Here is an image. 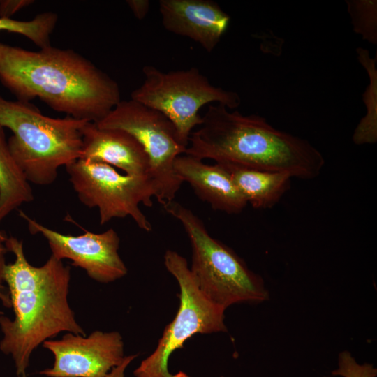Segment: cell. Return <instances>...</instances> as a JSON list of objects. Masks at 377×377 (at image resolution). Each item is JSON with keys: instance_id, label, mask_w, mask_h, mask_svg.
I'll list each match as a JSON object with an SVG mask.
<instances>
[{"instance_id": "6da1fadb", "label": "cell", "mask_w": 377, "mask_h": 377, "mask_svg": "<svg viewBox=\"0 0 377 377\" xmlns=\"http://www.w3.org/2000/svg\"><path fill=\"white\" fill-rule=\"evenodd\" d=\"M0 81L17 100L38 98L52 110L97 122L121 100L117 82L71 49L38 51L0 42Z\"/></svg>"}, {"instance_id": "7a4b0ae2", "label": "cell", "mask_w": 377, "mask_h": 377, "mask_svg": "<svg viewBox=\"0 0 377 377\" xmlns=\"http://www.w3.org/2000/svg\"><path fill=\"white\" fill-rule=\"evenodd\" d=\"M5 245L15 260L5 265L0 282L7 284L14 318L0 315V350L11 357L17 376L27 377L31 354L45 341L61 332H85L68 301L71 267L52 255L42 266L31 265L16 237Z\"/></svg>"}, {"instance_id": "3957f363", "label": "cell", "mask_w": 377, "mask_h": 377, "mask_svg": "<svg viewBox=\"0 0 377 377\" xmlns=\"http://www.w3.org/2000/svg\"><path fill=\"white\" fill-rule=\"evenodd\" d=\"M184 154L302 179L318 177L325 162L307 140L275 128L263 117L230 112L219 103L208 106Z\"/></svg>"}, {"instance_id": "277c9868", "label": "cell", "mask_w": 377, "mask_h": 377, "mask_svg": "<svg viewBox=\"0 0 377 377\" xmlns=\"http://www.w3.org/2000/svg\"><path fill=\"white\" fill-rule=\"evenodd\" d=\"M87 121L70 116L52 118L30 102L0 96V125L12 131L10 151L29 183L50 185L60 167L81 158V130Z\"/></svg>"}, {"instance_id": "5b68a950", "label": "cell", "mask_w": 377, "mask_h": 377, "mask_svg": "<svg viewBox=\"0 0 377 377\" xmlns=\"http://www.w3.org/2000/svg\"><path fill=\"white\" fill-rule=\"evenodd\" d=\"M163 207L185 230L192 247L190 269L206 298L224 309L234 304L269 300L263 278L250 270L233 250L213 238L190 209L175 200Z\"/></svg>"}, {"instance_id": "8992f818", "label": "cell", "mask_w": 377, "mask_h": 377, "mask_svg": "<svg viewBox=\"0 0 377 377\" xmlns=\"http://www.w3.org/2000/svg\"><path fill=\"white\" fill-rule=\"evenodd\" d=\"M142 73L145 80L131 92V99L165 116L185 147L194 127L202 123V117L199 114L202 106L216 103L235 109L241 103L237 92L212 85L195 67L164 73L147 65L143 67Z\"/></svg>"}, {"instance_id": "52a82bcc", "label": "cell", "mask_w": 377, "mask_h": 377, "mask_svg": "<svg viewBox=\"0 0 377 377\" xmlns=\"http://www.w3.org/2000/svg\"><path fill=\"white\" fill-rule=\"evenodd\" d=\"M164 264L180 288L179 309L165 327L155 350L134 371L135 377H184V371L172 374L168 371V360L173 352L195 334L228 331L224 323L226 309L201 293L186 259L175 251L167 250Z\"/></svg>"}, {"instance_id": "ba28073f", "label": "cell", "mask_w": 377, "mask_h": 377, "mask_svg": "<svg viewBox=\"0 0 377 377\" xmlns=\"http://www.w3.org/2000/svg\"><path fill=\"white\" fill-rule=\"evenodd\" d=\"M94 124L100 128L119 129L133 135L148 156L157 201L165 206L174 200L182 184L175 173L174 162L185 154L186 147L180 143L174 125L165 116L130 99L121 101Z\"/></svg>"}, {"instance_id": "9c48e42d", "label": "cell", "mask_w": 377, "mask_h": 377, "mask_svg": "<svg viewBox=\"0 0 377 377\" xmlns=\"http://www.w3.org/2000/svg\"><path fill=\"white\" fill-rule=\"evenodd\" d=\"M66 169L79 200L87 207L98 208L101 225L130 216L138 228L151 231L150 221L140 208V203L153 205L156 190L151 178L120 173L108 164L82 158Z\"/></svg>"}, {"instance_id": "30bf717a", "label": "cell", "mask_w": 377, "mask_h": 377, "mask_svg": "<svg viewBox=\"0 0 377 377\" xmlns=\"http://www.w3.org/2000/svg\"><path fill=\"white\" fill-rule=\"evenodd\" d=\"M31 234H40L47 241L52 255L62 260L69 259L71 265L83 269L96 281L108 283L124 277L128 272L118 250L120 239L110 228L101 233L84 230L80 235L60 233L49 228L19 211Z\"/></svg>"}, {"instance_id": "8fae6325", "label": "cell", "mask_w": 377, "mask_h": 377, "mask_svg": "<svg viewBox=\"0 0 377 377\" xmlns=\"http://www.w3.org/2000/svg\"><path fill=\"white\" fill-rule=\"evenodd\" d=\"M43 346L54 355L51 368L40 374L47 377H105L124 360V341L118 332L96 330L88 337L68 332Z\"/></svg>"}, {"instance_id": "7c38bea8", "label": "cell", "mask_w": 377, "mask_h": 377, "mask_svg": "<svg viewBox=\"0 0 377 377\" xmlns=\"http://www.w3.org/2000/svg\"><path fill=\"white\" fill-rule=\"evenodd\" d=\"M164 28L188 37L211 52L228 27L230 17L211 0H160Z\"/></svg>"}, {"instance_id": "4fadbf2b", "label": "cell", "mask_w": 377, "mask_h": 377, "mask_svg": "<svg viewBox=\"0 0 377 377\" xmlns=\"http://www.w3.org/2000/svg\"><path fill=\"white\" fill-rule=\"evenodd\" d=\"M81 133L80 158L108 164L128 175L151 178L148 156L130 133L119 129L100 128L91 121L84 125Z\"/></svg>"}, {"instance_id": "5bb4252c", "label": "cell", "mask_w": 377, "mask_h": 377, "mask_svg": "<svg viewBox=\"0 0 377 377\" xmlns=\"http://www.w3.org/2000/svg\"><path fill=\"white\" fill-rule=\"evenodd\" d=\"M174 171L182 183L189 184L195 195L214 210L239 214L248 205L221 163L208 165L184 154L175 160Z\"/></svg>"}, {"instance_id": "9a60e30c", "label": "cell", "mask_w": 377, "mask_h": 377, "mask_svg": "<svg viewBox=\"0 0 377 377\" xmlns=\"http://www.w3.org/2000/svg\"><path fill=\"white\" fill-rule=\"evenodd\" d=\"M221 164L228 171L247 204L253 208L273 207L290 188L292 177L287 173Z\"/></svg>"}, {"instance_id": "2e32d148", "label": "cell", "mask_w": 377, "mask_h": 377, "mask_svg": "<svg viewBox=\"0 0 377 377\" xmlns=\"http://www.w3.org/2000/svg\"><path fill=\"white\" fill-rule=\"evenodd\" d=\"M33 200L29 182L13 158L0 125V223L13 211Z\"/></svg>"}, {"instance_id": "e0dca14e", "label": "cell", "mask_w": 377, "mask_h": 377, "mask_svg": "<svg viewBox=\"0 0 377 377\" xmlns=\"http://www.w3.org/2000/svg\"><path fill=\"white\" fill-rule=\"evenodd\" d=\"M358 60L368 72L370 83L362 95L366 105L367 115L361 119L353 135L356 145L373 144L377 141V71L376 59L370 57L369 52L357 48Z\"/></svg>"}, {"instance_id": "ac0fdd59", "label": "cell", "mask_w": 377, "mask_h": 377, "mask_svg": "<svg viewBox=\"0 0 377 377\" xmlns=\"http://www.w3.org/2000/svg\"><path fill=\"white\" fill-rule=\"evenodd\" d=\"M57 21V14L52 12L39 13L27 21L0 17V31L21 34L42 49L51 45L50 35Z\"/></svg>"}, {"instance_id": "d6986e66", "label": "cell", "mask_w": 377, "mask_h": 377, "mask_svg": "<svg viewBox=\"0 0 377 377\" xmlns=\"http://www.w3.org/2000/svg\"><path fill=\"white\" fill-rule=\"evenodd\" d=\"M354 31L369 43L376 44V1H347Z\"/></svg>"}, {"instance_id": "ffe728a7", "label": "cell", "mask_w": 377, "mask_h": 377, "mask_svg": "<svg viewBox=\"0 0 377 377\" xmlns=\"http://www.w3.org/2000/svg\"><path fill=\"white\" fill-rule=\"evenodd\" d=\"M332 375L343 377H376L377 369L372 364L360 365L356 362L348 351L341 352L339 355V368Z\"/></svg>"}, {"instance_id": "44dd1931", "label": "cell", "mask_w": 377, "mask_h": 377, "mask_svg": "<svg viewBox=\"0 0 377 377\" xmlns=\"http://www.w3.org/2000/svg\"><path fill=\"white\" fill-rule=\"evenodd\" d=\"M33 2L31 0H0V17L10 18L14 13Z\"/></svg>"}, {"instance_id": "7402d4cb", "label": "cell", "mask_w": 377, "mask_h": 377, "mask_svg": "<svg viewBox=\"0 0 377 377\" xmlns=\"http://www.w3.org/2000/svg\"><path fill=\"white\" fill-rule=\"evenodd\" d=\"M126 3L138 20L145 18L149 10L150 3L148 0H128Z\"/></svg>"}, {"instance_id": "603a6c76", "label": "cell", "mask_w": 377, "mask_h": 377, "mask_svg": "<svg viewBox=\"0 0 377 377\" xmlns=\"http://www.w3.org/2000/svg\"><path fill=\"white\" fill-rule=\"evenodd\" d=\"M137 356L138 355L125 356L122 362L112 368L105 377H124L126 368Z\"/></svg>"}, {"instance_id": "cb8c5ba5", "label": "cell", "mask_w": 377, "mask_h": 377, "mask_svg": "<svg viewBox=\"0 0 377 377\" xmlns=\"http://www.w3.org/2000/svg\"><path fill=\"white\" fill-rule=\"evenodd\" d=\"M8 237L6 233L0 230V278L3 272V269L6 265L5 255L8 252L6 247V241ZM1 283V282H0Z\"/></svg>"}, {"instance_id": "d4e9b609", "label": "cell", "mask_w": 377, "mask_h": 377, "mask_svg": "<svg viewBox=\"0 0 377 377\" xmlns=\"http://www.w3.org/2000/svg\"><path fill=\"white\" fill-rule=\"evenodd\" d=\"M0 302L6 308H11V301L7 287L0 283Z\"/></svg>"}, {"instance_id": "484cf974", "label": "cell", "mask_w": 377, "mask_h": 377, "mask_svg": "<svg viewBox=\"0 0 377 377\" xmlns=\"http://www.w3.org/2000/svg\"><path fill=\"white\" fill-rule=\"evenodd\" d=\"M184 377H190V376L186 374ZM221 377H223V376H221Z\"/></svg>"}, {"instance_id": "4316f807", "label": "cell", "mask_w": 377, "mask_h": 377, "mask_svg": "<svg viewBox=\"0 0 377 377\" xmlns=\"http://www.w3.org/2000/svg\"><path fill=\"white\" fill-rule=\"evenodd\" d=\"M2 314H3V313L1 311H0V315H2Z\"/></svg>"}]
</instances>
